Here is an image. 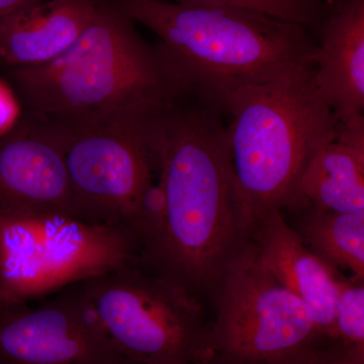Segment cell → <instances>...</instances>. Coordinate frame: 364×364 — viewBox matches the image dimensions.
<instances>
[{
	"label": "cell",
	"mask_w": 364,
	"mask_h": 364,
	"mask_svg": "<svg viewBox=\"0 0 364 364\" xmlns=\"http://www.w3.org/2000/svg\"><path fill=\"white\" fill-rule=\"evenodd\" d=\"M305 207L364 214L363 116L338 122L336 135L306 164L289 210Z\"/></svg>",
	"instance_id": "obj_14"
},
{
	"label": "cell",
	"mask_w": 364,
	"mask_h": 364,
	"mask_svg": "<svg viewBox=\"0 0 364 364\" xmlns=\"http://www.w3.org/2000/svg\"><path fill=\"white\" fill-rule=\"evenodd\" d=\"M334 1H336V0H334Z\"/></svg>",
	"instance_id": "obj_21"
},
{
	"label": "cell",
	"mask_w": 364,
	"mask_h": 364,
	"mask_svg": "<svg viewBox=\"0 0 364 364\" xmlns=\"http://www.w3.org/2000/svg\"><path fill=\"white\" fill-rule=\"evenodd\" d=\"M66 132L21 112L0 136V214L53 213L76 218L67 174Z\"/></svg>",
	"instance_id": "obj_10"
},
{
	"label": "cell",
	"mask_w": 364,
	"mask_h": 364,
	"mask_svg": "<svg viewBox=\"0 0 364 364\" xmlns=\"http://www.w3.org/2000/svg\"><path fill=\"white\" fill-rule=\"evenodd\" d=\"M315 63L245 86L223 102L237 186L252 222L268 210H291L306 164L338 130L316 90Z\"/></svg>",
	"instance_id": "obj_4"
},
{
	"label": "cell",
	"mask_w": 364,
	"mask_h": 364,
	"mask_svg": "<svg viewBox=\"0 0 364 364\" xmlns=\"http://www.w3.org/2000/svg\"><path fill=\"white\" fill-rule=\"evenodd\" d=\"M40 1L42 0H0V18Z\"/></svg>",
	"instance_id": "obj_20"
},
{
	"label": "cell",
	"mask_w": 364,
	"mask_h": 364,
	"mask_svg": "<svg viewBox=\"0 0 364 364\" xmlns=\"http://www.w3.org/2000/svg\"><path fill=\"white\" fill-rule=\"evenodd\" d=\"M147 116L124 126L64 130L76 218L124 230L141 249L156 229L162 193L154 181L157 170L146 136Z\"/></svg>",
	"instance_id": "obj_7"
},
{
	"label": "cell",
	"mask_w": 364,
	"mask_h": 364,
	"mask_svg": "<svg viewBox=\"0 0 364 364\" xmlns=\"http://www.w3.org/2000/svg\"><path fill=\"white\" fill-rule=\"evenodd\" d=\"M298 232L306 247L330 267L349 270L364 282V214L314 207L296 210Z\"/></svg>",
	"instance_id": "obj_15"
},
{
	"label": "cell",
	"mask_w": 364,
	"mask_h": 364,
	"mask_svg": "<svg viewBox=\"0 0 364 364\" xmlns=\"http://www.w3.org/2000/svg\"><path fill=\"white\" fill-rule=\"evenodd\" d=\"M23 111L67 132L142 121L179 87L157 45L109 0L48 63L4 70Z\"/></svg>",
	"instance_id": "obj_2"
},
{
	"label": "cell",
	"mask_w": 364,
	"mask_h": 364,
	"mask_svg": "<svg viewBox=\"0 0 364 364\" xmlns=\"http://www.w3.org/2000/svg\"><path fill=\"white\" fill-rule=\"evenodd\" d=\"M316 90L338 119L363 116L364 0H336L323 21Z\"/></svg>",
	"instance_id": "obj_12"
},
{
	"label": "cell",
	"mask_w": 364,
	"mask_h": 364,
	"mask_svg": "<svg viewBox=\"0 0 364 364\" xmlns=\"http://www.w3.org/2000/svg\"><path fill=\"white\" fill-rule=\"evenodd\" d=\"M208 364H296L320 333L308 306L245 247L215 291Z\"/></svg>",
	"instance_id": "obj_8"
},
{
	"label": "cell",
	"mask_w": 364,
	"mask_h": 364,
	"mask_svg": "<svg viewBox=\"0 0 364 364\" xmlns=\"http://www.w3.org/2000/svg\"><path fill=\"white\" fill-rule=\"evenodd\" d=\"M109 338L138 364H208L202 301L135 261L79 282Z\"/></svg>",
	"instance_id": "obj_5"
},
{
	"label": "cell",
	"mask_w": 364,
	"mask_h": 364,
	"mask_svg": "<svg viewBox=\"0 0 364 364\" xmlns=\"http://www.w3.org/2000/svg\"><path fill=\"white\" fill-rule=\"evenodd\" d=\"M184 6L251 9L310 30L322 26L331 4L322 0H169Z\"/></svg>",
	"instance_id": "obj_16"
},
{
	"label": "cell",
	"mask_w": 364,
	"mask_h": 364,
	"mask_svg": "<svg viewBox=\"0 0 364 364\" xmlns=\"http://www.w3.org/2000/svg\"><path fill=\"white\" fill-rule=\"evenodd\" d=\"M296 364H364V354L337 340L321 337Z\"/></svg>",
	"instance_id": "obj_18"
},
{
	"label": "cell",
	"mask_w": 364,
	"mask_h": 364,
	"mask_svg": "<svg viewBox=\"0 0 364 364\" xmlns=\"http://www.w3.org/2000/svg\"><path fill=\"white\" fill-rule=\"evenodd\" d=\"M0 364L138 363L117 350L77 282L36 308L0 299Z\"/></svg>",
	"instance_id": "obj_9"
},
{
	"label": "cell",
	"mask_w": 364,
	"mask_h": 364,
	"mask_svg": "<svg viewBox=\"0 0 364 364\" xmlns=\"http://www.w3.org/2000/svg\"><path fill=\"white\" fill-rule=\"evenodd\" d=\"M164 198L157 236L136 262L202 301L245 247L250 219L237 186L226 114L200 91L178 88L145 121Z\"/></svg>",
	"instance_id": "obj_1"
},
{
	"label": "cell",
	"mask_w": 364,
	"mask_h": 364,
	"mask_svg": "<svg viewBox=\"0 0 364 364\" xmlns=\"http://www.w3.org/2000/svg\"><path fill=\"white\" fill-rule=\"evenodd\" d=\"M97 0H42L0 18V68L48 63L66 51L97 11Z\"/></svg>",
	"instance_id": "obj_13"
},
{
	"label": "cell",
	"mask_w": 364,
	"mask_h": 364,
	"mask_svg": "<svg viewBox=\"0 0 364 364\" xmlns=\"http://www.w3.org/2000/svg\"><path fill=\"white\" fill-rule=\"evenodd\" d=\"M248 245L258 264L306 304L321 336L333 339L339 270L306 247L279 208L254 218Z\"/></svg>",
	"instance_id": "obj_11"
},
{
	"label": "cell",
	"mask_w": 364,
	"mask_h": 364,
	"mask_svg": "<svg viewBox=\"0 0 364 364\" xmlns=\"http://www.w3.org/2000/svg\"><path fill=\"white\" fill-rule=\"evenodd\" d=\"M140 250L128 232L70 215L0 214V299L49 296L133 262Z\"/></svg>",
	"instance_id": "obj_6"
},
{
	"label": "cell",
	"mask_w": 364,
	"mask_h": 364,
	"mask_svg": "<svg viewBox=\"0 0 364 364\" xmlns=\"http://www.w3.org/2000/svg\"><path fill=\"white\" fill-rule=\"evenodd\" d=\"M23 107L16 92L7 81L0 78V136L6 135L16 126Z\"/></svg>",
	"instance_id": "obj_19"
},
{
	"label": "cell",
	"mask_w": 364,
	"mask_h": 364,
	"mask_svg": "<svg viewBox=\"0 0 364 364\" xmlns=\"http://www.w3.org/2000/svg\"><path fill=\"white\" fill-rule=\"evenodd\" d=\"M159 38L182 85L220 105L235 91L315 63L318 45L303 26L251 9L169 0H109Z\"/></svg>",
	"instance_id": "obj_3"
},
{
	"label": "cell",
	"mask_w": 364,
	"mask_h": 364,
	"mask_svg": "<svg viewBox=\"0 0 364 364\" xmlns=\"http://www.w3.org/2000/svg\"><path fill=\"white\" fill-rule=\"evenodd\" d=\"M364 282L339 280L334 312L333 339L364 354Z\"/></svg>",
	"instance_id": "obj_17"
}]
</instances>
